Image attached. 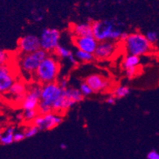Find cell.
<instances>
[{"instance_id":"obj_1","label":"cell","mask_w":159,"mask_h":159,"mask_svg":"<svg viewBox=\"0 0 159 159\" xmlns=\"http://www.w3.org/2000/svg\"><path fill=\"white\" fill-rule=\"evenodd\" d=\"M93 35L98 42L105 40H120L123 33L125 31L121 28V24L112 21V20H103L92 22Z\"/></svg>"},{"instance_id":"obj_2","label":"cell","mask_w":159,"mask_h":159,"mask_svg":"<svg viewBox=\"0 0 159 159\" xmlns=\"http://www.w3.org/2000/svg\"><path fill=\"white\" fill-rule=\"evenodd\" d=\"M60 70L59 59L54 54L48 55L39 65L34 75L40 84L56 82Z\"/></svg>"},{"instance_id":"obj_3","label":"cell","mask_w":159,"mask_h":159,"mask_svg":"<svg viewBox=\"0 0 159 159\" xmlns=\"http://www.w3.org/2000/svg\"><path fill=\"white\" fill-rule=\"evenodd\" d=\"M123 42L127 54L139 57L149 54L153 49V44L147 40L146 36L138 32L128 33V37Z\"/></svg>"},{"instance_id":"obj_4","label":"cell","mask_w":159,"mask_h":159,"mask_svg":"<svg viewBox=\"0 0 159 159\" xmlns=\"http://www.w3.org/2000/svg\"><path fill=\"white\" fill-rule=\"evenodd\" d=\"M48 55V53L41 48L34 52L23 54L19 60L20 67L25 73L34 74L39 65Z\"/></svg>"},{"instance_id":"obj_5","label":"cell","mask_w":159,"mask_h":159,"mask_svg":"<svg viewBox=\"0 0 159 159\" xmlns=\"http://www.w3.org/2000/svg\"><path fill=\"white\" fill-rule=\"evenodd\" d=\"M40 48L48 53H53L60 45V32L55 28H44L40 35Z\"/></svg>"},{"instance_id":"obj_6","label":"cell","mask_w":159,"mask_h":159,"mask_svg":"<svg viewBox=\"0 0 159 159\" xmlns=\"http://www.w3.org/2000/svg\"><path fill=\"white\" fill-rule=\"evenodd\" d=\"M63 122L61 114L51 112L46 114H38L32 124L37 126L40 131L41 130H52L59 126Z\"/></svg>"},{"instance_id":"obj_7","label":"cell","mask_w":159,"mask_h":159,"mask_svg":"<svg viewBox=\"0 0 159 159\" xmlns=\"http://www.w3.org/2000/svg\"><path fill=\"white\" fill-rule=\"evenodd\" d=\"M63 89L57 82H49L41 86L40 102L48 105L52 108V105L56 100L63 95Z\"/></svg>"},{"instance_id":"obj_8","label":"cell","mask_w":159,"mask_h":159,"mask_svg":"<svg viewBox=\"0 0 159 159\" xmlns=\"http://www.w3.org/2000/svg\"><path fill=\"white\" fill-rule=\"evenodd\" d=\"M40 92H41V86L39 84L33 85L28 88L26 93L25 95L24 100L21 104L23 110L37 109V107L40 102Z\"/></svg>"},{"instance_id":"obj_9","label":"cell","mask_w":159,"mask_h":159,"mask_svg":"<svg viewBox=\"0 0 159 159\" xmlns=\"http://www.w3.org/2000/svg\"><path fill=\"white\" fill-rule=\"evenodd\" d=\"M18 47L22 54L34 52L40 48V37L34 34H27L18 40Z\"/></svg>"},{"instance_id":"obj_10","label":"cell","mask_w":159,"mask_h":159,"mask_svg":"<svg viewBox=\"0 0 159 159\" xmlns=\"http://www.w3.org/2000/svg\"><path fill=\"white\" fill-rule=\"evenodd\" d=\"M117 49V44L112 40H105L98 42L95 50L94 57L97 60H104L109 59L116 53Z\"/></svg>"},{"instance_id":"obj_11","label":"cell","mask_w":159,"mask_h":159,"mask_svg":"<svg viewBox=\"0 0 159 159\" xmlns=\"http://www.w3.org/2000/svg\"><path fill=\"white\" fill-rule=\"evenodd\" d=\"M15 82L14 72L8 64L0 66V94L8 93L13 83Z\"/></svg>"},{"instance_id":"obj_12","label":"cell","mask_w":159,"mask_h":159,"mask_svg":"<svg viewBox=\"0 0 159 159\" xmlns=\"http://www.w3.org/2000/svg\"><path fill=\"white\" fill-rule=\"evenodd\" d=\"M73 42L77 49L93 54L98 44V40L93 35L84 37H74Z\"/></svg>"},{"instance_id":"obj_13","label":"cell","mask_w":159,"mask_h":159,"mask_svg":"<svg viewBox=\"0 0 159 159\" xmlns=\"http://www.w3.org/2000/svg\"><path fill=\"white\" fill-rule=\"evenodd\" d=\"M85 82L93 89V92H102L110 86L109 81L98 74H92L86 77Z\"/></svg>"},{"instance_id":"obj_14","label":"cell","mask_w":159,"mask_h":159,"mask_svg":"<svg viewBox=\"0 0 159 159\" xmlns=\"http://www.w3.org/2000/svg\"><path fill=\"white\" fill-rule=\"evenodd\" d=\"M27 89L28 88L24 82L21 81H15L7 93L11 95V98L15 103L21 105L24 100Z\"/></svg>"},{"instance_id":"obj_15","label":"cell","mask_w":159,"mask_h":159,"mask_svg":"<svg viewBox=\"0 0 159 159\" xmlns=\"http://www.w3.org/2000/svg\"><path fill=\"white\" fill-rule=\"evenodd\" d=\"M75 103L71 100L68 99L65 96L62 95L60 98H58L52 105V112H57L59 114H63L71 108Z\"/></svg>"},{"instance_id":"obj_16","label":"cell","mask_w":159,"mask_h":159,"mask_svg":"<svg viewBox=\"0 0 159 159\" xmlns=\"http://www.w3.org/2000/svg\"><path fill=\"white\" fill-rule=\"evenodd\" d=\"M72 35L74 37H84L93 35L92 23L83 22L72 25L70 27Z\"/></svg>"},{"instance_id":"obj_17","label":"cell","mask_w":159,"mask_h":159,"mask_svg":"<svg viewBox=\"0 0 159 159\" xmlns=\"http://www.w3.org/2000/svg\"><path fill=\"white\" fill-rule=\"evenodd\" d=\"M53 54L58 58V59H66L68 60L69 63L72 65V66H77L79 61L77 59L75 58V54L70 51V49L66 48L65 46L59 45L56 48Z\"/></svg>"},{"instance_id":"obj_18","label":"cell","mask_w":159,"mask_h":159,"mask_svg":"<svg viewBox=\"0 0 159 159\" xmlns=\"http://www.w3.org/2000/svg\"><path fill=\"white\" fill-rule=\"evenodd\" d=\"M63 95L66 97V98H68V99L71 100L72 102H75V104L82 102L83 98H84V96L81 93V91L79 90V89L74 87H69V86L66 89H63Z\"/></svg>"},{"instance_id":"obj_19","label":"cell","mask_w":159,"mask_h":159,"mask_svg":"<svg viewBox=\"0 0 159 159\" xmlns=\"http://www.w3.org/2000/svg\"><path fill=\"white\" fill-rule=\"evenodd\" d=\"M140 60H140L139 56L127 54V56L124 57V60H123V68L125 70H128V69L139 67L140 64Z\"/></svg>"},{"instance_id":"obj_20","label":"cell","mask_w":159,"mask_h":159,"mask_svg":"<svg viewBox=\"0 0 159 159\" xmlns=\"http://www.w3.org/2000/svg\"><path fill=\"white\" fill-rule=\"evenodd\" d=\"M15 132L14 127H9L6 129L5 132L2 133V138L0 140V143L2 145H10L14 143V134Z\"/></svg>"},{"instance_id":"obj_21","label":"cell","mask_w":159,"mask_h":159,"mask_svg":"<svg viewBox=\"0 0 159 159\" xmlns=\"http://www.w3.org/2000/svg\"><path fill=\"white\" fill-rule=\"evenodd\" d=\"M74 54L78 61L82 62V63H89V62L93 61V60L95 59L93 54L82 51V50H79V49H77Z\"/></svg>"},{"instance_id":"obj_22","label":"cell","mask_w":159,"mask_h":159,"mask_svg":"<svg viewBox=\"0 0 159 159\" xmlns=\"http://www.w3.org/2000/svg\"><path fill=\"white\" fill-rule=\"evenodd\" d=\"M131 92V89L127 86H119L114 89L112 94L116 98V99H121V98H126L128 96Z\"/></svg>"},{"instance_id":"obj_23","label":"cell","mask_w":159,"mask_h":159,"mask_svg":"<svg viewBox=\"0 0 159 159\" xmlns=\"http://www.w3.org/2000/svg\"><path fill=\"white\" fill-rule=\"evenodd\" d=\"M37 109H30V110H24L23 112V118L24 120L28 123H33L36 117L38 116Z\"/></svg>"},{"instance_id":"obj_24","label":"cell","mask_w":159,"mask_h":159,"mask_svg":"<svg viewBox=\"0 0 159 159\" xmlns=\"http://www.w3.org/2000/svg\"><path fill=\"white\" fill-rule=\"evenodd\" d=\"M79 90L81 91V93H82V95L84 97H88L93 93V89H91L90 86H89L85 81L80 83Z\"/></svg>"},{"instance_id":"obj_25","label":"cell","mask_w":159,"mask_h":159,"mask_svg":"<svg viewBox=\"0 0 159 159\" xmlns=\"http://www.w3.org/2000/svg\"><path fill=\"white\" fill-rule=\"evenodd\" d=\"M39 131L40 130H39V128L37 126L32 124V125H30V126H29L28 128L25 129V138H31V137H33L34 135H37V133L39 132Z\"/></svg>"},{"instance_id":"obj_26","label":"cell","mask_w":159,"mask_h":159,"mask_svg":"<svg viewBox=\"0 0 159 159\" xmlns=\"http://www.w3.org/2000/svg\"><path fill=\"white\" fill-rule=\"evenodd\" d=\"M10 61V54L3 49L0 48V66L8 64Z\"/></svg>"},{"instance_id":"obj_27","label":"cell","mask_w":159,"mask_h":159,"mask_svg":"<svg viewBox=\"0 0 159 159\" xmlns=\"http://www.w3.org/2000/svg\"><path fill=\"white\" fill-rule=\"evenodd\" d=\"M146 37L152 44H155L158 40V34L155 31H148L146 33Z\"/></svg>"},{"instance_id":"obj_28","label":"cell","mask_w":159,"mask_h":159,"mask_svg":"<svg viewBox=\"0 0 159 159\" xmlns=\"http://www.w3.org/2000/svg\"><path fill=\"white\" fill-rule=\"evenodd\" d=\"M137 73H138V67L125 70V75L129 79H133L137 75Z\"/></svg>"},{"instance_id":"obj_29","label":"cell","mask_w":159,"mask_h":159,"mask_svg":"<svg viewBox=\"0 0 159 159\" xmlns=\"http://www.w3.org/2000/svg\"><path fill=\"white\" fill-rule=\"evenodd\" d=\"M25 139V136L24 131H18V132H14V142H21L22 141L23 139Z\"/></svg>"},{"instance_id":"obj_30","label":"cell","mask_w":159,"mask_h":159,"mask_svg":"<svg viewBox=\"0 0 159 159\" xmlns=\"http://www.w3.org/2000/svg\"><path fill=\"white\" fill-rule=\"evenodd\" d=\"M147 159H159V153L156 150H151L147 154Z\"/></svg>"},{"instance_id":"obj_31","label":"cell","mask_w":159,"mask_h":159,"mask_svg":"<svg viewBox=\"0 0 159 159\" xmlns=\"http://www.w3.org/2000/svg\"><path fill=\"white\" fill-rule=\"evenodd\" d=\"M116 98L114 95L111 94L110 96H108L106 99V103L108 105H115L116 103Z\"/></svg>"},{"instance_id":"obj_32","label":"cell","mask_w":159,"mask_h":159,"mask_svg":"<svg viewBox=\"0 0 159 159\" xmlns=\"http://www.w3.org/2000/svg\"><path fill=\"white\" fill-rule=\"evenodd\" d=\"M58 83H59L60 86L63 89H65L68 87V80L66 79H65V78L64 79H62L60 82H58Z\"/></svg>"},{"instance_id":"obj_33","label":"cell","mask_w":159,"mask_h":159,"mask_svg":"<svg viewBox=\"0 0 159 159\" xmlns=\"http://www.w3.org/2000/svg\"><path fill=\"white\" fill-rule=\"evenodd\" d=\"M60 148H61L62 150H66V149H67V146L64 143H61V145H60Z\"/></svg>"},{"instance_id":"obj_34","label":"cell","mask_w":159,"mask_h":159,"mask_svg":"<svg viewBox=\"0 0 159 159\" xmlns=\"http://www.w3.org/2000/svg\"><path fill=\"white\" fill-rule=\"evenodd\" d=\"M2 133L0 131V140H1V138H2Z\"/></svg>"}]
</instances>
